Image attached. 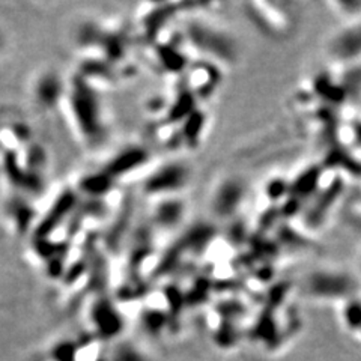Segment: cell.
Returning <instances> with one entry per match:
<instances>
[{
    "mask_svg": "<svg viewBox=\"0 0 361 361\" xmlns=\"http://www.w3.org/2000/svg\"><path fill=\"white\" fill-rule=\"evenodd\" d=\"M358 268H360V274H361V252H360V257H358Z\"/></svg>",
    "mask_w": 361,
    "mask_h": 361,
    "instance_id": "obj_1",
    "label": "cell"
}]
</instances>
